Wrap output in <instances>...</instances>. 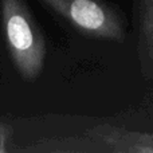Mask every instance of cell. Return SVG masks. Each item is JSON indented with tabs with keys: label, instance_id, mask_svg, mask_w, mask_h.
<instances>
[{
	"label": "cell",
	"instance_id": "2",
	"mask_svg": "<svg viewBox=\"0 0 153 153\" xmlns=\"http://www.w3.org/2000/svg\"><path fill=\"white\" fill-rule=\"evenodd\" d=\"M31 152H111L153 153V130H132L101 124L90 128L82 137L46 140L26 148Z\"/></svg>",
	"mask_w": 153,
	"mask_h": 153
},
{
	"label": "cell",
	"instance_id": "3",
	"mask_svg": "<svg viewBox=\"0 0 153 153\" xmlns=\"http://www.w3.org/2000/svg\"><path fill=\"white\" fill-rule=\"evenodd\" d=\"M82 35L122 43L126 38L122 15L105 0H39Z\"/></svg>",
	"mask_w": 153,
	"mask_h": 153
},
{
	"label": "cell",
	"instance_id": "4",
	"mask_svg": "<svg viewBox=\"0 0 153 153\" xmlns=\"http://www.w3.org/2000/svg\"><path fill=\"white\" fill-rule=\"evenodd\" d=\"M137 51L144 78L153 81V18L137 27Z\"/></svg>",
	"mask_w": 153,
	"mask_h": 153
},
{
	"label": "cell",
	"instance_id": "1",
	"mask_svg": "<svg viewBox=\"0 0 153 153\" xmlns=\"http://www.w3.org/2000/svg\"><path fill=\"white\" fill-rule=\"evenodd\" d=\"M7 50L22 79L35 82L46 61V40L26 0H0Z\"/></svg>",
	"mask_w": 153,
	"mask_h": 153
},
{
	"label": "cell",
	"instance_id": "6",
	"mask_svg": "<svg viewBox=\"0 0 153 153\" xmlns=\"http://www.w3.org/2000/svg\"><path fill=\"white\" fill-rule=\"evenodd\" d=\"M143 108L146 113H149L153 116V91L149 93V94L145 97V101H144V103H143Z\"/></svg>",
	"mask_w": 153,
	"mask_h": 153
},
{
	"label": "cell",
	"instance_id": "5",
	"mask_svg": "<svg viewBox=\"0 0 153 153\" xmlns=\"http://www.w3.org/2000/svg\"><path fill=\"white\" fill-rule=\"evenodd\" d=\"M136 26H141L153 18V0H134Z\"/></svg>",
	"mask_w": 153,
	"mask_h": 153
}]
</instances>
